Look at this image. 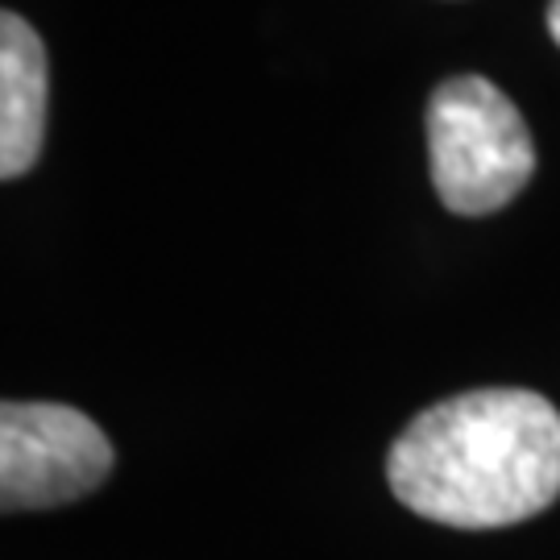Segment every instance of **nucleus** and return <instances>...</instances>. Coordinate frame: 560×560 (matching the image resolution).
<instances>
[{
  "label": "nucleus",
  "mask_w": 560,
  "mask_h": 560,
  "mask_svg": "<svg viewBox=\"0 0 560 560\" xmlns=\"http://www.w3.org/2000/svg\"><path fill=\"white\" fill-rule=\"evenodd\" d=\"M395 499L448 527H506L560 499V411L536 390H469L390 444Z\"/></svg>",
  "instance_id": "1"
},
{
  "label": "nucleus",
  "mask_w": 560,
  "mask_h": 560,
  "mask_svg": "<svg viewBox=\"0 0 560 560\" xmlns=\"http://www.w3.org/2000/svg\"><path fill=\"white\" fill-rule=\"evenodd\" d=\"M428 162L448 212L490 217L527 187L536 145L523 113L494 83L457 75L428 101Z\"/></svg>",
  "instance_id": "2"
},
{
  "label": "nucleus",
  "mask_w": 560,
  "mask_h": 560,
  "mask_svg": "<svg viewBox=\"0 0 560 560\" xmlns=\"http://www.w3.org/2000/svg\"><path fill=\"white\" fill-rule=\"evenodd\" d=\"M113 474V444L96 423L62 402L0 407V502L4 511H46L92 494Z\"/></svg>",
  "instance_id": "3"
},
{
  "label": "nucleus",
  "mask_w": 560,
  "mask_h": 560,
  "mask_svg": "<svg viewBox=\"0 0 560 560\" xmlns=\"http://www.w3.org/2000/svg\"><path fill=\"white\" fill-rule=\"evenodd\" d=\"M46 141V46L18 13L0 18V175L18 179Z\"/></svg>",
  "instance_id": "4"
},
{
  "label": "nucleus",
  "mask_w": 560,
  "mask_h": 560,
  "mask_svg": "<svg viewBox=\"0 0 560 560\" xmlns=\"http://www.w3.org/2000/svg\"><path fill=\"white\" fill-rule=\"evenodd\" d=\"M548 34H552L560 46V0H552V9H548Z\"/></svg>",
  "instance_id": "5"
}]
</instances>
